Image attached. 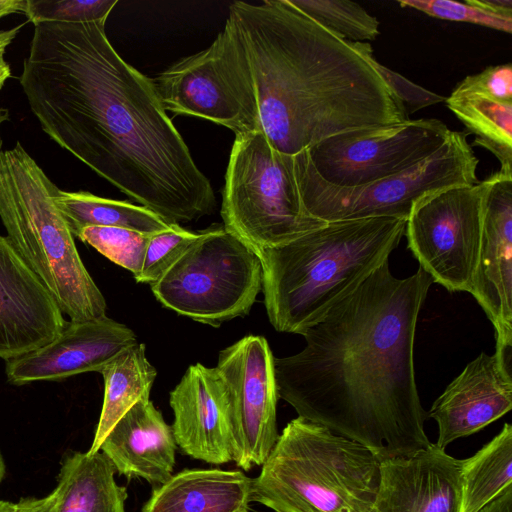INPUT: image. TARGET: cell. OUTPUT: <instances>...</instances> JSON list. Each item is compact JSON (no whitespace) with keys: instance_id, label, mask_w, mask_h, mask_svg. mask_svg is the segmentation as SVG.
Returning <instances> with one entry per match:
<instances>
[{"instance_id":"cell-2","label":"cell","mask_w":512,"mask_h":512,"mask_svg":"<svg viewBox=\"0 0 512 512\" xmlns=\"http://www.w3.org/2000/svg\"><path fill=\"white\" fill-rule=\"evenodd\" d=\"M432 283L420 267L400 279L384 262L301 334L300 352L274 358L278 396L380 461L429 447L414 342Z\"/></svg>"},{"instance_id":"cell-18","label":"cell","mask_w":512,"mask_h":512,"mask_svg":"<svg viewBox=\"0 0 512 512\" xmlns=\"http://www.w3.org/2000/svg\"><path fill=\"white\" fill-rule=\"evenodd\" d=\"M511 366L494 353H480L434 401L427 417L438 425L435 445L478 432L512 408Z\"/></svg>"},{"instance_id":"cell-12","label":"cell","mask_w":512,"mask_h":512,"mask_svg":"<svg viewBox=\"0 0 512 512\" xmlns=\"http://www.w3.org/2000/svg\"><path fill=\"white\" fill-rule=\"evenodd\" d=\"M451 130L438 119H406L330 136L307 152L319 176L337 186H360L405 171L447 140Z\"/></svg>"},{"instance_id":"cell-19","label":"cell","mask_w":512,"mask_h":512,"mask_svg":"<svg viewBox=\"0 0 512 512\" xmlns=\"http://www.w3.org/2000/svg\"><path fill=\"white\" fill-rule=\"evenodd\" d=\"M172 430L181 451L210 464L232 459L227 425V390L216 367H188L170 392Z\"/></svg>"},{"instance_id":"cell-31","label":"cell","mask_w":512,"mask_h":512,"mask_svg":"<svg viewBox=\"0 0 512 512\" xmlns=\"http://www.w3.org/2000/svg\"><path fill=\"white\" fill-rule=\"evenodd\" d=\"M117 0H26L25 15L40 23H106Z\"/></svg>"},{"instance_id":"cell-30","label":"cell","mask_w":512,"mask_h":512,"mask_svg":"<svg viewBox=\"0 0 512 512\" xmlns=\"http://www.w3.org/2000/svg\"><path fill=\"white\" fill-rule=\"evenodd\" d=\"M403 8H413L433 18L465 22L510 34L512 15L501 14L484 6L480 0L464 3L452 0H399Z\"/></svg>"},{"instance_id":"cell-36","label":"cell","mask_w":512,"mask_h":512,"mask_svg":"<svg viewBox=\"0 0 512 512\" xmlns=\"http://www.w3.org/2000/svg\"><path fill=\"white\" fill-rule=\"evenodd\" d=\"M26 0H0V19L6 15L25 12Z\"/></svg>"},{"instance_id":"cell-1","label":"cell","mask_w":512,"mask_h":512,"mask_svg":"<svg viewBox=\"0 0 512 512\" xmlns=\"http://www.w3.org/2000/svg\"><path fill=\"white\" fill-rule=\"evenodd\" d=\"M20 84L42 130L168 223L213 213L212 185L153 80L111 45L104 23L35 25Z\"/></svg>"},{"instance_id":"cell-20","label":"cell","mask_w":512,"mask_h":512,"mask_svg":"<svg viewBox=\"0 0 512 512\" xmlns=\"http://www.w3.org/2000/svg\"><path fill=\"white\" fill-rule=\"evenodd\" d=\"M176 448L172 427L147 399L114 425L99 451L119 474L159 486L173 475Z\"/></svg>"},{"instance_id":"cell-6","label":"cell","mask_w":512,"mask_h":512,"mask_svg":"<svg viewBox=\"0 0 512 512\" xmlns=\"http://www.w3.org/2000/svg\"><path fill=\"white\" fill-rule=\"evenodd\" d=\"M57 189L20 142L0 150V218L8 240L71 321L105 317V298L55 203Z\"/></svg>"},{"instance_id":"cell-29","label":"cell","mask_w":512,"mask_h":512,"mask_svg":"<svg viewBox=\"0 0 512 512\" xmlns=\"http://www.w3.org/2000/svg\"><path fill=\"white\" fill-rule=\"evenodd\" d=\"M203 235V230L192 232L172 223L164 231L152 234L147 244L140 273L134 277L139 283L153 284Z\"/></svg>"},{"instance_id":"cell-22","label":"cell","mask_w":512,"mask_h":512,"mask_svg":"<svg viewBox=\"0 0 512 512\" xmlns=\"http://www.w3.org/2000/svg\"><path fill=\"white\" fill-rule=\"evenodd\" d=\"M102 453L70 452L61 462L56 489L57 512H125L126 488Z\"/></svg>"},{"instance_id":"cell-3","label":"cell","mask_w":512,"mask_h":512,"mask_svg":"<svg viewBox=\"0 0 512 512\" xmlns=\"http://www.w3.org/2000/svg\"><path fill=\"white\" fill-rule=\"evenodd\" d=\"M227 19L246 53L261 131L275 150L295 155L339 133L408 119L369 42L338 37L289 0L235 1Z\"/></svg>"},{"instance_id":"cell-33","label":"cell","mask_w":512,"mask_h":512,"mask_svg":"<svg viewBox=\"0 0 512 512\" xmlns=\"http://www.w3.org/2000/svg\"><path fill=\"white\" fill-rule=\"evenodd\" d=\"M375 66L379 74L403 103L405 108L408 106L409 113L445 101L443 96L411 82L401 74L382 65L377 60Z\"/></svg>"},{"instance_id":"cell-26","label":"cell","mask_w":512,"mask_h":512,"mask_svg":"<svg viewBox=\"0 0 512 512\" xmlns=\"http://www.w3.org/2000/svg\"><path fill=\"white\" fill-rule=\"evenodd\" d=\"M512 426L501 431L477 453L462 460L460 512H478L512 485Z\"/></svg>"},{"instance_id":"cell-10","label":"cell","mask_w":512,"mask_h":512,"mask_svg":"<svg viewBox=\"0 0 512 512\" xmlns=\"http://www.w3.org/2000/svg\"><path fill=\"white\" fill-rule=\"evenodd\" d=\"M152 80L166 111L214 122L236 136L261 131L248 60L229 19L208 48L179 60Z\"/></svg>"},{"instance_id":"cell-13","label":"cell","mask_w":512,"mask_h":512,"mask_svg":"<svg viewBox=\"0 0 512 512\" xmlns=\"http://www.w3.org/2000/svg\"><path fill=\"white\" fill-rule=\"evenodd\" d=\"M216 368L227 390L232 459L243 470L261 466L279 434L274 357L267 340L247 335L221 350Z\"/></svg>"},{"instance_id":"cell-37","label":"cell","mask_w":512,"mask_h":512,"mask_svg":"<svg viewBox=\"0 0 512 512\" xmlns=\"http://www.w3.org/2000/svg\"><path fill=\"white\" fill-rule=\"evenodd\" d=\"M23 25L0 31V55H4L5 49L14 40Z\"/></svg>"},{"instance_id":"cell-40","label":"cell","mask_w":512,"mask_h":512,"mask_svg":"<svg viewBox=\"0 0 512 512\" xmlns=\"http://www.w3.org/2000/svg\"><path fill=\"white\" fill-rule=\"evenodd\" d=\"M6 472V465L2 453L0 451V483L2 482Z\"/></svg>"},{"instance_id":"cell-38","label":"cell","mask_w":512,"mask_h":512,"mask_svg":"<svg viewBox=\"0 0 512 512\" xmlns=\"http://www.w3.org/2000/svg\"><path fill=\"white\" fill-rule=\"evenodd\" d=\"M11 76V69L9 64L0 57V89L3 87L5 81Z\"/></svg>"},{"instance_id":"cell-21","label":"cell","mask_w":512,"mask_h":512,"mask_svg":"<svg viewBox=\"0 0 512 512\" xmlns=\"http://www.w3.org/2000/svg\"><path fill=\"white\" fill-rule=\"evenodd\" d=\"M251 484L241 471L186 469L157 486L142 512H244Z\"/></svg>"},{"instance_id":"cell-7","label":"cell","mask_w":512,"mask_h":512,"mask_svg":"<svg viewBox=\"0 0 512 512\" xmlns=\"http://www.w3.org/2000/svg\"><path fill=\"white\" fill-rule=\"evenodd\" d=\"M221 216L224 228L256 254L327 223L307 212L293 155L275 150L262 131L235 137L225 173Z\"/></svg>"},{"instance_id":"cell-25","label":"cell","mask_w":512,"mask_h":512,"mask_svg":"<svg viewBox=\"0 0 512 512\" xmlns=\"http://www.w3.org/2000/svg\"><path fill=\"white\" fill-rule=\"evenodd\" d=\"M445 102L475 135L473 145L491 152L499 160L500 171L512 173V102L456 87Z\"/></svg>"},{"instance_id":"cell-39","label":"cell","mask_w":512,"mask_h":512,"mask_svg":"<svg viewBox=\"0 0 512 512\" xmlns=\"http://www.w3.org/2000/svg\"><path fill=\"white\" fill-rule=\"evenodd\" d=\"M8 119H9V111L7 109H5V108H0V150H1V146H2L1 126Z\"/></svg>"},{"instance_id":"cell-5","label":"cell","mask_w":512,"mask_h":512,"mask_svg":"<svg viewBox=\"0 0 512 512\" xmlns=\"http://www.w3.org/2000/svg\"><path fill=\"white\" fill-rule=\"evenodd\" d=\"M380 462L365 446L298 416L252 479L251 501L275 512H370Z\"/></svg>"},{"instance_id":"cell-9","label":"cell","mask_w":512,"mask_h":512,"mask_svg":"<svg viewBox=\"0 0 512 512\" xmlns=\"http://www.w3.org/2000/svg\"><path fill=\"white\" fill-rule=\"evenodd\" d=\"M262 276L258 255L223 225H212L150 286L166 308L218 327L250 312Z\"/></svg>"},{"instance_id":"cell-24","label":"cell","mask_w":512,"mask_h":512,"mask_svg":"<svg viewBox=\"0 0 512 512\" xmlns=\"http://www.w3.org/2000/svg\"><path fill=\"white\" fill-rule=\"evenodd\" d=\"M54 200L73 237L77 238L82 229L90 226L126 228L152 235L172 224L146 207L87 191L67 192L58 188Z\"/></svg>"},{"instance_id":"cell-28","label":"cell","mask_w":512,"mask_h":512,"mask_svg":"<svg viewBox=\"0 0 512 512\" xmlns=\"http://www.w3.org/2000/svg\"><path fill=\"white\" fill-rule=\"evenodd\" d=\"M151 234L119 227L90 226L81 230L78 238L95 248L106 258L130 271L136 277Z\"/></svg>"},{"instance_id":"cell-23","label":"cell","mask_w":512,"mask_h":512,"mask_svg":"<svg viewBox=\"0 0 512 512\" xmlns=\"http://www.w3.org/2000/svg\"><path fill=\"white\" fill-rule=\"evenodd\" d=\"M100 373L104 379L103 405L88 454L99 452L114 425L136 403L150 399L157 376L156 369L146 357L143 343H136L121 352Z\"/></svg>"},{"instance_id":"cell-15","label":"cell","mask_w":512,"mask_h":512,"mask_svg":"<svg viewBox=\"0 0 512 512\" xmlns=\"http://www.w3.org/2000/svg\"><path fill=\"white\" fill-rule=\"evenodd\" d=\"M136 343V335L130 328L107 316L70 320L46 345L6 361L7 381L20 386L101 372L117 355Z\"/></svg>"},{"instance_id":"cell-32","label":"cell","mask_w":512,"mask_h":512,"mask_svg":"<svg viewBox=\"0 0 512 512\" xmlns=\"http://www.w3.org/2000/svg\"><path fill=\"white\" fill-rule=\"evenodd\" d=\"M456 88L481 93L502 102H512V65L489 66L467 76Z\"/></svg>"},{"instance_id":"cell-41","label":"cell","mask_w":512,"mask_h":512,"mask_svg":"<svg viewBox=\"0 0 512 512\" xmlns=\"http://www.w3.org/2000/svg\"><path fill=\"white\" fill-rule=\"evenodd\" d=\"M244 512H249L248 510L244 511Z\"/></svg>"},{"instance_id":"cell-27","label":"cell","mask_w":512,"mask_h":512,"mask_svg":"<svg viewBox=\"0 0 512 512\" xmlns=\"http://www.w3.org/2000/svg\"><path fill=\"white\" fill-rule=\"evenodd\" d=\"M292 5L338 37L368 42L379 35V21L359 4L347 0H289Z\"/></svg>"},{"instance_id":"cell-16","label":"cell","mask_w":512,"mask_h":512,"mask_svg":"<svg viewBox=\"0 0 512 512\" xmlns=\"http://www.w3.org/2000/svg\"><path fill=\"white\" fill-rule=\"evenodd\" d=\"M66 322L49 290L0 235V358L8 361L46 345Z\"/></svg>"},{"instance_id":"cell-14","label":"cell","mask_w":512,"mask_h":512,"mask_svg":"<svg viewBox=\"0 0 512 512\" xmlns=\"http://www.w3.org/2000/svg\"><path fill=\"white\" fill-rule=\"evenodd\" d=\"M485 180L483 221L477 264L469 293L495 330V354L507 365L512 355V173L497 171ZM511 366V365H510Z\"/></svg>"},{"instance_id":"cell-34","label":"cell","mask_w":512,"mask_h":512,"mask_svg":"<svg viewBox=\"0 0 512 512\" xmlns=\"http://www.w3.org/2000/svg\"><path fill=\"white\" fill-rule=\"evenodd\" d=\"M59 500L55 487L44 497H26L17 502L0 500V512H57Z\"/></svg>"},{"instance_id":"cell-4","label":"cell","mask_w":512,"mask_h":512,"mask_svg":"<svg viewBox=\"0 0 512 512\" xmlns=\"http://www.w3.org/2000/svg\"><path fill=\"white\" fill-rule=\"evenodd\" d=\"M406 218L327 222L284 245L257 253L264 303L278 332L302 334L389 260Z\"/></svg>"},{"instance_id":"cell-11","label":"cell","mask_w":512,"mask_h":512,"mask_svg":"<svg viewBox=\"0 0 512 512\" xmlns=\"http://www.w3.org/2000/svg\"><path fill=\"white\" fill-rule=\"evenodd\" d=\"M485 180L417 200L406 219L408 248L433 282L469 293L481 242Z\"/></svg>"},{"instance_id":"cell-35","label":"cell","mask_w":512,"mask_h":512,"mask_svg":"<svg viewBox=\"0 0 512 512\" xmlns=\"http://www.w3.org/2000/svg\"><path fill=\"white\" fill-rule=\"evenodd\" d=\"M478 512H512V485L506 487L494 500Z\"/></svg>"},{"instance_id":"cell-17","label":"cell","mask_w":512,"mask_h":512,"mask_svg":"<svg viewBox=\"0 0 512 512\" xmlns=\"http://www.w3.org/2000/svg\"><path fill=\"white\" fill-rule=\"evenodd\" d=\"M370 512H460L462 460L431 443L408 457L380 462Z\"/></svg>"},{"instance_id":"cell-8","label":"cell","mask_w":512,"mask_h":512,"mask_svg":"<svg viewBox=\"0 0 512 512\" xmlns=\"http://www.w3.org/2000/svg\"><path fill=\"white\" fill-rule=\"evenodd\" d=\"M299 192L307 212L325 222L370 217H408L413 204L437 190L478 182V159L463 132L451 131L445 143L411 168L360 186L323 180L307 150L293 155Z\"/></svg>"}]
</instances>
